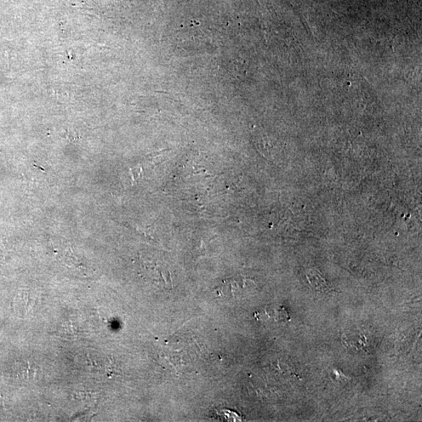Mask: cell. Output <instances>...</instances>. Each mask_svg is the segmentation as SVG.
Masks as SVG:
<instances>
[{
	"mask_svg": "<svg viewBox=\"0 0 422 422\" xmlns=\"http://www.w3.org/2000/svg\"><path fill=\"white\" fill-rule=\"evenodd\" d=\"M256 320L262 322H284L289 320L290 317L283 306L267 305L260 311L254 313Z\"/></svg>",
	"mask_w": 422,
	"mask_h": 422,
	"instance_id": "cell-1",
	"label": "cell"
}]
</instances>
